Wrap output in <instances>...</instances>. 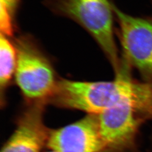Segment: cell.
Listing matches in <instances>:
<instances>
[{
    "label": "cell",
    "mask_w": 152,
    "mask_h": 152,
    "mask_svg": "<svg viewBox=\"0 0 152 152\" xmlns=\"http://www.w3.org/2000/svg\"><path fill=\"white\" fill-rule=\"evenodd\" d=\"M20 0H0L1 33L9 37L14 32L15 17Z\"/></svg>",
    "instance_id": "cell-9"
},
{
    "label": "cell",
    "mask_w": 152,
    "mask_h": 152,
    "mask_svg": "<svg viewBox=\"0 0 152 152\" xmlns=\"http://www.w3.org/2000/svg\"><path fill=\"white\" fill-rule=\"evenodd\" d=\"M17 54L14 44L9 37L1 33L0 37V92L1 103H4L6 91L15 76Z\"/></svg>",
    "instance_id": "cell-8"
},
{
    "label": "cell",
    "mask_w": 152,
    "mask_h": 152,
    "mask_svg": "<svg viewBox=\"0 0 152 152\" xmlns=\"http://www.w3.org/2000/svg\"><path fill=\"white\" fill-rule=\"evenodd\" d=\"M47 147L56 152H106L98 115L88 114L70 125L50 130Z\"/></svg>",
    "instance_id": "cell-6"
},
{
    "label": "cell",
    "mask_w": 152,
    "mask_h": 152,
    "mask_svg": "<svg viewBox=\"0 0 152 152\" xmlns=\"http://www.w3.org/2000/svg\"><path fill=\"white\" fill-rule=\"evenodd\" d=\"M120 26V40L125 62L152 82V20L131 16L113 4Z\"/></svg>",
    "instance_id": "cell-4"
},
{
    "label": "cell",
    "mask_w": 152,
    "mask_h": 152,
    "mask_svg": "<svg viewBox=\"0 0 152 152\" xmlns=\"http://www.w3.org/2000/svg\"><path fill=\"white\" fill-rule=\"evenodd\" d=\"M54 13L70 18L88 33L117 72L122 64L113 32V4L108 0H48Z\"/></svg>",
    "instance_id": "cell-2"
},
{
    "label": "cell",
    "mask_w": 152,
    "mask_h": 152,
    "mask_svg": "<svg viewBox=\"0 0 152 152\" xmlns=\"http://www.w3.org/2000/svg\"><path fill=\"white\" fill-rule=\"evenodd\" d=\"M46 102H34L26 110L1 152H41L47 146L50 131L44 122Z\"/></svg>",
    "instance_id": "cell-7"
},
{
    "label": "cell",
    "mask_w": 152,
    "mask_h": 152,
    "mask_svg": "<svg viewBox=\"0 0 152 152\" xmlns=\"http://www.w3.org/2000/svg\"><path fill=\"white\" fill-rule=\"evenodd\" d=\"M99 127L106 152H129L134 147L145 119L133 107L121 105L98 114Z\"/></svg>",
    "instance_id": "cell-5"
},
{
    "label": "cell",
    "mask_w": 152,
    "mask_h": 152,
    "mask_svg": "<svg viewBox=\"0 0 152 152\" xmlns=\"http://www.w3.org/2000/svg\"><path fill=\"white\" fill-rule=\"evenodd\" d=\"M17 64L15 78L23 95L34 102L48 101L58 81L48 59L32 38L23 36L15 42Z\"/></svg>",
    "instance_id": "cell-3"
},
{
    "label": "cell",
    "mask_w": 152,
    "mask_h": 152,
    "mask_svg": "<svg viewBox=\"0 0 152 152\" xmlns=\"http://www.w3.org/2000/svg\"><path fill=\"white\" fill-rule=\"evenodd\" d=\"M55 152V151H49V152Z\"/></svg>",
    "instance_id": "cell-10"
},
{
    "label": "cell",
    "mask_w": 152,
    "mask_h": 152,
    "mask_svg": "<svg viewBox=\"0 0 152 152\" xmlns=\"http://www.w3.org/2000/svg\"><path fill=\"white\" fill-rule=\"evenodd\" d=\"M124 63L112 81H58L48 100L55 105L98 115L121 105L133 107L144 118L152 119V82L131 78Z\"/></svg>",
    "instance_id": "cell-1"
}]
</instances>
